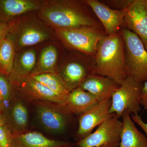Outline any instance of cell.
<instances>
[{
  "instance_id": "3",
  "label": "cell",
  "mask_w": 147,
  "mask_h": 147,
  "mask_svg": "<svg viewBox=\"0 0 147 147\" xmlns=\"http://www.w3.org/2000/svg\"><path fill=\"white\" fill-rule=\"evenodd\" d=\"M143 83L137 82L128 75L111 96L109 113L119 117L128 112L130 115H139L141 108V94Z\"/></svg>"
},
{
  "instance_id": "8",
  "label": "cell",
  "mask_w": 147,
  "mask_h": 147,
  "mask_svg": "<svg viewBox=\"0 0 147 147\" xmlns=\"http://www.w3.org/2000/svg\"><path fill=\"white\" fill-rule=\"evenodd\" d=\"M124 24L139 37L147 51V0H133L126 9Z\"/></svg>"
},
{
  "instance_id": "28",
  "label": "cell",
  "mask_w": 147,
  "mask_h": 147,
  "mask_svg": "<svg viewBox=\"0 0 147 147\" xmlns=\"http://www.w3.org/2000/svg\"><path fill=\"white\" fill-rule=\"evenodd\" d=\"M8 28L5 24L0 22V46L6 37Z\"/></svg>"
},
{
  "instance_id": "13",
  "label": "cell",
  "mask_w": 147,
  "mask_h": 147,
  "mask_svg": "<svg viewBox=\"0 0 147 147\" xmlns=\"http://www.w3.org/2000/svg\"><path fill=\"white\" fill-rule=\"evenodd\" d=\"M73 144L53 140L37 131H29L13 135L12 147H71Z\"/></svg>"
},
{
  "instance_id": "31",
  "label": "cell",
  "mask_w": 147,
  "mask_h": 147,
  "mask_svg": "<svg viewBox=\"0 0 147 147\" xmlns=\"http://www.w3.org/2000/svg\"><path fill=\"white\" fill-rule=\"evenodd\" d=\"M112 147L109 146H101V147Z\"/></svg>"
},
{
  "instance_id": "17",
  "label": "cell",
  "mask_w": 147,
  "mask_h": 147,
  "mask_svg": "<svg viewBox=\"0 0 147 147\" xmlns=\"http://www.w3.org/2000/svg\"><path fill=\"white\" fill-rule=\"evenodd\" d=\"M38 9L36 3L29 0H0V15L5 19Z\"/></svg>"
},
{
  "instance_id": "21",
  "label": "cell",
  "mask_w": 147,
  "mask_h": 147,
  "mask_svg": "<svg viewBox=\"0 0 147 147\" xmlns=\"http://www.w3.org/2000/svg\"><path fill=\"white\" fill-rule=\"evenodd\" d=\"M28 76L43 84L53 91L64 96L67 97L70 92L61 76L57 74L48 73L31 74Z\"/></svg>"
},
{
  "instance_id": "9",
  "label": "cell",
  "mask_w": 147,
  "mask_h": 147,
  "mask_svg": "<svg viewBox=\"0 0 147 147\" xmlns=\"http://www.w3.org/2000/svg\"><path fill=\"white\" fill-rule=\"evenodd\" d=\"M36 113L40 123L46 131L60 134L64 132L67 123L69 114L64 111L60 105L56 108L51 105L38 102Z\"/></svg>"
},
{
  "instance_id": "7",
  "label": "cell",
  "mask_w": 147,
  "mask_h": 147,
  "mask_svg": "<svg viewBox=\"0 0 147 147\" xmlns=\"http://www.w3.org/2000/svg\"><path fill=\"white\" fill-rule=\"evenodd\" d=\"M111 105V98H106L81 114L77 131L79 141L90 134L95 128L113 115L109 113Z\"/></svg>"
},
{
  "instance_id": "5",
  "label": "cell",
  "mask_w": 147,
  "mask_h": 147,
  "mask_svg": "<svg viewBox=\"0 0 147 147\" xmlns=\"http://www.w3.org/2000/svg\"><path fill=\"white\" fill-rule=\"evenodd\" d=\"M115 114L100 125L94 132L77 142L78 147H119L122 122Z\"/></svg>"
},
{
  "instance_id": "27",
  "label": "cell",
  "mask_w": 147,
  "mask_h": 147,
  "mask_svg": "<svg viewBox=\"0 0 147 147\" xmlns=\"http://www.w3.org/2000/svg\"><path fill=\"white\" fill-rule=\"evenodd\" d=\"M141 104L144 110H147V81L143 83L141 94Z\"/></svg>"
},
{
  "instance_id": "32",
  "label": "cell",
  "mask_w": 147,
  "mask_h": 147,
  "mask_svg": "<svg viewBox=\"0 0 147 147\" xmlns=\"http://www.w3.org/2000/svg\"></svg>"
},
{
  "instance_id": "20",
  "label": "cell",
  "mask_w": 147,
  "mask_h": 147,
  "mask_svg": "<svg viewBox=\"0 0 147 147\" xmlns=\"http://www.w3.org/2000/svg\"><path fill=\"white\" fill-rule=\"evenodd\" d=\"M58 59L57 50L53 45L45 47L41 51L39 59L32 74L53 73Z\"/></svg>"
},
{
  "instance_id": "4",
  "label": "cell",
  "mask_w": 147,
  "mask_h": 147,
  "mask_svg": "<svg viewBox=\"0 0 147 147\" xmlns=\"http://www.w3.org/2000/svg\"><path fill=\"white\" fill-rule=\"evenodd\" d=\"M43 18L58 29L81 27L95 28L94 20L76 6L66 3L46 7L42 12Z\"/></svg>"
},
{
  "instance_id": "22",
  "label": "cell",
  "mask_w": 147,
  "mask_h": 147,
  "mask_svg": "<svg viewBox=\"0 0 147 147\" xmlns=\"http://www.w3.org/2000/svg\"><path fill=\"white\" fill-rule=\"evenodd\" d=\"M15 45L12 38L6 37L0 46V69L9 74L13 69L15 58Z\"/></svg>"
},
{
  "instance_id": "15",
  "label": "cell",
  "mask_w": 147,
  "mask_h": 147,
  "mask_svg": "<svg viewBox=\"0 0 147 147\" xmlns=\"http://www.w3.org/2000/svg\"><path fill=\"white\" fill-rule=\"evenodd\" d=\"M121 117L122 127L119 147H147V137L138 130L131 115L125 112Z\"/></svg>"
},
{
  "instance_id": "14",
  "label": "cell",
  "mask_w": 147,
  "mask_h": 147,
  "mask_svg": "<svg viewBox=\"0 0 147 147\" xmlns=\"http://www.w3.org/2000/svg\"><path fill=\"white\" fill-rule=\"evenodd\" d=\"M99 101L93 95L78 87L69 92L65 104L60 105L69 115L72 113L82 114Z\"/></svg>"
},
{
  "instance_id": "23",
  "label": "cell",
  "mask_w": 147,
  "mask_h": 147,
  "mask_svg": "<svg viewBox=\"0 0 147 147\" xmlns=\"http://www.w3.org/2000/svg\"><path fill=\"white\" fill-rule=\"evenodd\" d=\"M11 117L14 131L17 134L26 130L28 122V112L26 106L21 101H17L11 108Z\"/></svg>"
},
{
  "instance_id": "1",
  "label": "cell",
  "mask_w": 147,
  "mask_h": 147,
  "mask_svg": "<svg viewBox=\"0 0 147 147\" xmlns=\"http://www.w3.org/2000/svg\"><path fill=\"white\" fill-rule=\"evenodd\" d=\"M93 74L108 77L120 85L128 76L124 44L121 33L105 35L97 46Z\"/></svg>"
},
{
  "instance_id": "2",
  "label": "cell",
  "mask_w": 147,
  "mask_h": 147,
  "mask_svg": "<svg viewBox=\"0 0 147 147\" xmlns=\"http://www.w3.org/2000/svg\"><path fill=\"white\" fill-rule=\"evenodd\" d=\"M124 44L128 75L137 82L147 81V51L139 37L127 28L121 31Z\"/></svg>"
},
{
  "instance_id": "26",
  "label": "cell",
  "mask_w": 147,
  "mask_h": 147,
  "mask_svg": "<svg viewBox=\"0 0 147 147\" xmlns=\"http://www.w3.org/2000/svg\"><path fill=\"white\" fill-rule=\"evenodd\" d=\"M131 117L134 122L137 123L142 128L147 136V123L145 122L139 115L131 114Z\"/></svg>"
},
{
  "instance_id": "10",
  "label": "cell",
  "mask_w": 147,
  "mask_h": 147,
  "mask_svg": "<svg viewBox=\"0 0 147 147\" xmlns=\"http://www.w3.org/2000/svg\"><path fill=\"white\" fill-rule=\"evenodd\" d=\"M86 3L99 18L107 34L117 32L124 24L126 8L121 10L112 9L96 0H88Z\"/></svg>"
},
{
  "instance_id": "19",
  "label": "cell",
  "mask_w": 147,
  "mask_h": 147,
  "mask_svg": "<svg viewBox=\"0 0 147 147\" xmlns=\"http://www.w3.org/2000/svg\"><path fill=\"white\" fill-rule=\"evenodd\" d=\"M90 74L84 66L78 63L71 62L64 67L60 76L70 92L78 88L82 81Z\"/></svg>"
},
{
  "instance_id": "18",
  "label": "cell",
  "mask_w": 147,
  "mask_h": 147,
  "mask_svg": "<svg viewBox=\"0 0 147 147\" xmlns=\"http://www.w3.org/2000/svg\"><path fill=\"white\" fill-rule=\"evenodd\" d=\"M36 61V53L33 50H28L16 57L13 69L10 74L11 78L16 81L28 76L33 71Z\"/></svg>"
},
{
  "instance_id": "29",
  "label": "cell",
  "mask_w": 147,
  "mask_h": 147,
  "mask_svg": "<svg viewBox=\"0 0 147 147\" xmlns=\"http://www.w3.org/2000/svg\"><path fill=\"white\" fill-rule=\"evenodd\" d=\"M1 125H3V121L1 119L0 117V126H1Z\"/></svg>"
},
{
  "instance_id": "16",
  "label": "cell",
  "mask_w": 147,
  "mask_h": 147,
  "mask_svg": "<svg viewBox=\"0 0 147 147\" xmlns=\"http://www.w3.org/2000/svg\"><path fill=\"white\" fill-rule=\"evenodd\" d=\"M50 34L45 29L34 24H25L18 31L16 46L23 47L36 45L49 38Z\"/></svg>"
},
{
  "instance_id": "11",
  "label": "cell",
  "mask_w": 147,
  "mask_h": 147,
  "mask_svg": "<svg viewBox=\"0 0 147 147\" xmlns=\"http://www.w3.org/2000/svg\"><path fill=\"white\" fill-rule=\"evenodd\" d=\"M16 81L20 82L22 91L32 98L53 102L58 105L65 104L67 96L53 91L45 85L28 76Z\"/></svg>"
},
{
  "instance_id": "24",
  "label": "cell",
  "mask_w": 147,
  "mask_h": 147,
  "mask_svg": "<svg viewBox=\"0 0 147 147\" xmlns=\"http://www.w3.org/2000/svg\"><path fill=\"white\" fill-rule=\"evenodd\" d=\"M0 94L3 100L8 101L11 94V88L9 82L5 77L0 74Z\"/></svg>"
},
{
  "instance_id": "25",
  "label": "cell",
  "mask_w": 147,
  "mask_h": 147,
  "mask_svg": "<svg viewBox=\"0 0 147 147\" xmlns=\"http://www.w3.org/2000/svg\"><path fill=\"white\" fill-rule=\"evenodd\" d=\"M13 135L3 125L0 126V147H12Z\"/></svg>"
},
{
  "instance_id": "6",
  "label": "cell",
  "mask_w": 147,
  "mask_h": 147,
  "mask_svg": "<svg viewBox=\"0 0 147 147\" xmlns=\"http://www.w3.org/2000/svg\"><path fill=\"white\" fill-rule=\"evenodd\" d=\"M57 32L61 39L70 47L95 56L98 42L105 36L92 27L58 29Z\"/></svg>"
},
{
  "instance_id": "30",
  "label": "cell",
  "mask_w": 147,
  "mask_h": 147,
  "mask_svg": "<svg viewBox=\"0 0 147 147\" xmlns=\"http://www.w3.org/2000/svg\"><path fill=\"white\" fill-rule=\"evenodd\" d=\"M2 98L1 96V95L0 94V104L2 102Z\"/></svg>"
},
{
  "instance_id": "12",
  "label": "cell",
  "mask_w": 147,
  "mask_h": 147,
  "mask_svg": "<svg viewBox=\"0 0 147 147\" xmlns=\"http://www.w3.org/2000/svg\"><path fill=\"white\" fill-rule=\"evenodd\" d=\"M119 86L110 78L91 74L82 81L79 87L101 101L111 98Z\"/></svg>"
}]
</instances>
